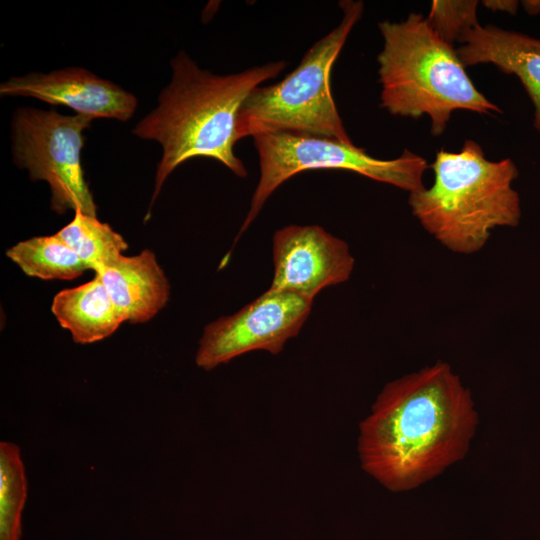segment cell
<instances>
[{
  "instance_id": "obj_1",
  "label": "cell",
  "mask_w": 540,
  "mask_h": 540,
  "mask_svg": "<svg viewBox=\"0 0 540 540\" xmlns=\"http://www.w3.org/2000/svg\"><path fill=\"white\" fill-rule=\"evenodd\" d=\"M477 423L470 390L438 361L382 389L360 423L362 468L391 491L416 488L465 456Z\"/></svg>"
},
{
  "instance_id": "obj_2",
  "label": "cell",
  "mask_w": 540,
  "mask_h": 540,
  "mask_svg": "<svg viewBox=\"0 0 540 540\" xmlns=\"http://www.w3.org/2000/svg\"><path fill=\"white\" fill-rule=\"evenodd\" d=\"M170 64L171 80L160 92L157 106L132 130L162 148L148 213L168 176L189 159H216L236 176H247L245 165L233 151L239 110L253 89L286 66L285 61H277L219 75L201 69L184 51Z\"/></svg>"
},
{
  "instance_id": "obj_3",
  "label": "cell",
  "mask_w": 540,
  "mask_h": 540,
  "mask_svg": "<svg viewBox=\"0 0 540 540\" xmlns=\"http://www.w3.org/2000/svg\"><path fill=\"white\" fill-rule=\"evenodd\" d=\"M434 182L410 193L408 203L422 227L458 254H473L496 227H516L521 218L512 184L519 171L506 158L490 161L481 146L466 140L459 152L440 150L431 165Z\"/></svg>"
},
{
  "instance_id": "obj_4",
  "label": "cell",
  "mask_w": 540,
  "mask_h": 540,
  "mask_svg": "<svg viewBox=\"0 0 540 540\" xmlns=\"http://www.w3.org/2000/svg\"><path fill=\"white\" fill-rule=\"evenodd\" d=\"M378 55L381 107L394 116L427 115L441 135L455 110L480 114L502 110L474 86L457 50L442 40L427 18L410 13L401 22L382 21Z\"/></svg>"
},
{
  "instance_id": "obj_5",
  "label": "cell",
  "mask_w": 540,
  "mask_h": 540,
  "mask_svg": "<svg viewBox=\"0 0 540 540\" xmlns=\"http://www.w3.org/2000/svg\"><path fill=\"white\" fill-rule=\"evenodd\" d=\"M340 23L304 54L294 71L276 84L258 86L237 118V141L271 133L304 134L353 143L330 88L333 65L363 12L361 1H341Z\"/></svg>"
},
{
  "instance_id": "obj_6",
  "label": "cell",
  "mask_w": 540,
  "mask_h": 540,
  "mask_svg": "<svg viewBox=\"0 0 540 540\" xmlns=\"http://www.w3.org/2000/svg\"><path fill=\"white\" fill-rule=\"evenodd\" d=\"M259 157L260 177L248 213L235 242L256 219L273 192L285 181L307 170H347L408 191L425 188L426 160L409 150L391 160L375 158L353 143L293 133L253 137Z\"/></svg>"
},
{
  "instance_id": "obj_7",
  "label": "cell",
  "mask_w": 540,
  "mask_h": 540,
  "mask_svg": "<svg viewBox=\"0 0 540 540\" xmlns=\"http://www.w3.org/2000/svg\"><path fill=\"white\" fill-rule=\"evenodd\" d=\"M93 119L63 115L54 110L19 107L11 121V151L14 163L26 169L32 181H46L51 209L96 216V204L85 180L81 152L84 131Z\"/></svg>"
},
{
  "instance_id": "obj_8",
  "label": "cell",
  "mask_w": 540,
  "mask_h": 540,
  "mask_svg": "<svg viewBox=\"0 0 540 540\" xmlns=\"http://www.w3.org/2000/svg\"><path fill=\"white\" fill-rule=\"evenodd\" d=\"M312 303L297 294L269 288L236 313L204 327L195 356L197 366L211 370L255 350L280 353L286 342L299 334Z\"/></svg>"
},
{
  "instance_id": "obj_9",
  "label": "cell",
  "mask_w": 540,
  "mask_h": 540,
  "mask_svg": "<svg viewBox=\"0 0 540 540\" xmlns=\"http://www.w3.org/2000/svg\"><path fill=\"white\" fill-rule=\"evenodd\" d=\"M272 245L270 289L288 291L312 302L324 288L347 281L354 269L349 245L317 225L278 229Z\"/></svg>"
},
{
  "instance_id": "obj_10",
  "label": "cell",
  "mask_w": 540,
  "mask_h": 540,
  "mask_svg": "<svg viewBox=\"0 0 540 540\" xmlns=\"http://www.w3.org/2000/svg\"><path fill=\"white\" fill-rule=\"evenodd\" d=\"M0 95L34 97L51 105L67 106L93 120L127 121L138 104L132 93L82 67L11 77L1 83Z\"/></svg>"
},
{
  "instance_id": "obj_11",
  "label": "cell",
  "mask_w": 540,
  "mask_h": 540,
  "mask_svg": "<svg viewBox=\"0 0 540 540\" xmlns=\"http://www.w3.org/2000/svg\"><path fill=\"white\" fill-rule=\"evenodd\" d=\"M457 49L464 66L493 63L516 75L534 105V127L540 135V39L495 26L480 25L461 37Z\"/></svg>"
},
{
  "instance_id": "obj_12",
  "label": "cell",
  "mask_w": 540,
  "mask_h": 540,
  "mask_svg": "<svg viewBox=\"0 0 540 540\" xmlns=\"http://www.w3.org/2000/svg\"><path fill=\"white\" fill-rule=\"evenodd\" d=\"M95 275L105 285L124 322H148L169 301L170 283L149 249L134 256L121 255Z\"/></svg>"
},
{
  "instance_id": "obj_13",
  "label": "cell",
  "mask_w": 540,
  "mask_h": 540,
  "mask_svg": "<svg viewBox=\"0 0 540 540\" xmlns=\"http://www.w3.org/2000/svg\"><path fill=\"white\" fill-rule=\"evenodd\" d=\"M51 312L79 344L101 341L124 322L97 275L84 284L58 292L53 298Z\"/></svg>"
},
{
  "instance_id": "obj_14",
  "label": "cell",
  "mask_w": 540,
  "mask_h": 540,
  "mask_svg": "<svg viewBox=\"0 0 540 540\" xmlns=\"http://www.w3.org/2000/svg\"><path fill=\"white\" fill-rule=\"evenodd\" d=\"M6 256L27 276L42 280H73L91 270L57 234L20 241Z\"/></svg>"
},
{
  "instance_id": "obj_15",
  "label": "cell",
  "mask_w": 540,
  "mask_h": 540,
  "mask_svg": "<svg viewBox=\"0 0 540 540\" xmlns=\"http://www.w3.org/2000/svg\"><path fill=\"white\" fill-rule=\"evenodd\" d=\"M91 270L110 265L128 249V243L108 223L75 211L73 219L56 233Z\"/></svg>"
},
{
  "instance_id": "obj_16",
  "label": "cell",
  "mask_w": 540,
  "mask_h": 540,
  "mask_svg": "<svg viewBox=\"0 0 540 540\" xmlns=\"http://www.w3.org/2000/svg\"><path fill=\"white\" fill-rule=\"evenodd\" d=\"M27 480L19 447L0 443V540H21Z\"/></svg>"
},
{
  "instance_id": "obj_17",
  "label": "cell",
  "mask_w": 540,
  "mask_h": 540,
  "mask_svg": "<svg viewBox=\"0 0 540 540\" xmlns=\"http://www.w3.org/2000/svg\"><path fill=\"white\" fill-rule=\"evenodd\" d=\"M478 1L435 0L427 20L438 36L453 46L465 32L480 25L477 20Z\"/></svg>"
},
{
  "instance_id": "obj_18",
  "label": "cell",
  "mask_w": 540,
  "mask_h": 540,
  "mask_svg": "<svg viewBox=\"0 0 540 540\" xmlns=\"http://www.w3.org/2000/svg\"><path fill=\"white\" fill-rule=\"evenodd\" d=\"M484 6L492 11L507 12L515 14L518 8V1L513 0H488L483 1Z\"/></svg>"
},
{
  "instance_id": "obj_19",
  "label": "cell",
  "mask_w": 540,
  "mask_h": 540,
  "mask_svg": "<svg viewBox=\"0 0 540 540\" xmlns=\"http://www.w3.org/2000/svg\"><path fill=\"white\" fill-rule=\"evenodd\" d=\"M523 3L528 13L536 14L540 12V1H523Z\"/></svg>"
}]
</instances>
